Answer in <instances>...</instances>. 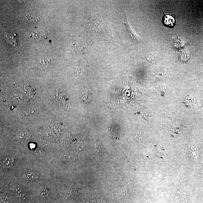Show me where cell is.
Masks as SVG:
<instances>
[{
    "label": "cell",
    "instance_id": "1",
    "mask_svg": "<svg viewBox=\"0 0 203 203\" xmlns=\"http://www.w3.org/2000/svg\"><path fill=\"white\" fill-rule=\"evenodd\" d=\"M92 34L97 38L107 39L111 37V33L107 24L102 20L92 19L91 22Z\"/></svg>",
    "mask_w": 203,
    "mask_h": 203
},
{
    "label": "cell",
    "instance_id": "2",
    "mask_svg": "<svg viewBox=\"0 0 203 203\" xmlns=\"http://www.w3.org/2000/svg\"><path fill=\"white\" fill-rule=\"evenodd\" d=\"M124 23L125 25L126 33L129 39L135 42H140L141 39L139 37V36L135 33V31L132 30L131 27H130L128 22L126 14V15L124 19Z\"/></svg>",
    "mask_w": 203,
    "mask_h": 203
},
{
    "label": "cell",
    "instance_id": "3",
    "mask_svg": "<svg viewBox=\"0 0 203 203\" xmlns=\"http://www.w3.org/2000/svg\"><path fill=\"white\" fill-rule=\"evenodd\" d=\"M162 10L164 14V15L162 19L163 24L165 26L169 28H173L176 23L175 18L172 15L166 14L163 9H162Z\"/></svg>",
    "mask_w": 203,
    "mask_h": 203
},
{
    "label": "cell",
    "instance_id": "4",
    "mask_svg": "<svg viewBox=\"0 0 203 203\" xmlns=\"http://www.w3.org/2000/svg\"><path fill=\"white\" fill-rule=\"evenodd\" d=\"M4 37L5 39L6 40L8 44L10 46H13L14 48L16 47L17 46L16 41L12 34L6 32Z\"/></svg>",
    "mask_w": 203,
    "mask_h": 203
},
{
    "label": "cell",
    "instance_id": "5",
    "mask_svg": "<svg viewBox=\"0 0 203 203\" xmlns=\"http://www.w3.org/2000/svg\"><path fill=\"white\" fill-rule=\"evenodd\" d=\"M14 162V158L11 156H6L3 158L2 161V165L3 167L8 168L13 165Z\"/></svg>",
    "mask_w": 203,
    "mask_h": 203
},
{
    "label": "cell",
    "instance_id": "6",
    "mask_svg": "<svg viewBox=\"0 0 203 203\" xmlns=\"http://www.w3.org/2000/svg\"><path fill=\"white\" fill-rule=\"evenodd\" d=\"M80 97L84 104L88 103L92 99V94L90 92L85 91L81 93Z\"/></svg>",
    "mask_w": 203,
    "mask_h": 203
},
{
    "label": "cell",
    "instance_id": "7",
    "mask_svg": "<svg viewBox=\"0 0 203 203\" xmlns=\"http://www.w3.org/2000/svg\"><path fill=\"white\" fill-rule=\"evenodd\" d=\"M39 175L37 172H32L30 173L25 174L23 175L25 179L28 180H34L37 179L39 178Z\"/></svg>",
    "mask_w": 203,
    "mask_h": 203
},
{
    "label": "cell",
    "instance_id": "8",
    "mask_svg": "<svg viewBox=\"0 0 203 203\" xmlns=\"http://www.w3.org/2000/svg\"><path fill=\"white\" fill-rule=\"evenodd\" d=\"M190 147L192 155L195 160L197 161L199 158V155L197 145L195 143H192L191 144Z\"/></svg>",
    "mask_w": 203,
    "mask_h": 203
},
{
    "label": "cell",
    "instance_id": "9",
    "mask_svg": "<svg viewBox=\"0 0 203 203\" xmlns=\"http://www.w3.org/2000/svg\"><path fill=\"white\" fill-rule=\"evenodd\" d=\"M30 134L27 132H22L18 134L17 137L20 140H24V139H26L30 136Z\"/></svg>",
    "mask_w": 203,
    "mask_h": 203
},
{
    "label": "cell",
    "instance_id": "10",
    "mask_svg": "<svg viewBox=\"0 0 203 203\" xmlns=\"http://www.w3.org/2000/svg\"><path fill=\"white\" fill-rule=\"evenodd\" d=\"M17 197L19 198L23 197L24 195V192L23 189L20 188H17L15 190Z\"/></svg>",
    "mask_w": 203,
    "mask_h": 203
},
{
    "label": "cell",
    "instance_id": "11",
    "mask_svg": "<svg viewBox=\"0 0 203 203\" xmlns=\"http://www.w3.org/2000/svg\"><path fill=\"white\" fill-rule=\"evenodd\" d=\"M49 194V190L47 188H44L42 189L41 191V195L43 197H47Z\"/></svg>",
    "mask_w": 203,
    "mask_h": 203
}]
</instances>
